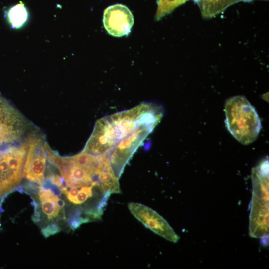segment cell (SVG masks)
<instances>
[{
  "instance_id": "obj_1",
  "label": "cell",
  "mask_w": 269,
  "mask_h": 269,
  "mask_svg": "<svg viewBox=\"0 0 269 269\" xmlns=\"http://www.w3.org/2000/svg\"><path fill=\"white\" fill-rule=\"evenodd\" d=\"M163 115L161 106L144 103L100 119L96 122L83 151L93 155H105L114 173L120 176Z\"/></svg>"
},
{
  "instance_id": "obj_2",
  "label": "cell",
  "mask_w": 269,
  "mask_h": 269,
  "mask_svg": "<svg viewBox=\"0 0 269 269\" xmlns=\"http://www.w3.org/2000/svg\"><path fill=\"white\" fill-rule=\"evenodd\" d=\"M225 123L233 136L247 145L257 138L261 128L260 118L254 107L242 95L228 99L225 105Z\"/></svg>"
},
{
  "instance_id": "obj_3",
  "label": "cell",
  "mask_w": 269,
  "mask_h": 269,
  "mask_svg": "<svg viewBox=\"0 0 269 269\" xmlns=\"http://www.w3.org/2000/svg\"><path fill=\"white\" fill-rule=\"evenodd\" d=\"M253 187L249 234L265 239L269 235V159L263 160L252 170Z\"/></svg>"
},
{
  "instance_id": "obj_4",
  "label": "cell",
  "mask_w": 269,
  "mask_h": 269,
  "mask_svg": "<svg viewBox=\"0 0 269 269\" xmlns=\"http://www.w3.org/2000/svg\"><path fill=\"white\" fill-rule=\"evenodd\" d=\"M27 144L12 146L0 152V199L18 186L22 177Z\"/></svg>"
},
{
  "instance_id": "obj_5",
  "label": "cell",
  "mask_w": 269,
  "mask_h": 269,
  "mask_svg": "<svg viewBox=\"0 0 269 269\" xmlns=\"http://www.w3.org/2000/svg\"><path fill=\"white\" fill-rule=\"evenodd\" d=\"M27 129L25 119L0 95V152L20 140Z\"/></svg>"
},
{
  "instance_id": "obj_6",
  "label": "cell",
  "mask_w": 269,
  "mask_h": 269,
  "mask_svg": "<svg viewBox=\"0 0 269 269\" xmlns=\"http://www.w3.org/2000/svg\"><path fill=\"white\" fill-rule=\"evenodd\" d=\"M27 153L23 176L29 181L42 185L45 181L47 153L41 136L33 135L26 140Z\"/></svg>"
},
{
  "instance_id": "obj_7",
  "label": "cell",
  "mask_w": 269,
  "mask_h": 269,
  "mask_svg": "<svg viewBox=\"0 0 269 269\" xmlns=\"http://www.w3.org/2000/svg\"><path fill=\"white\" fill-rule=\"evenodd\" d=\"M131 213L146 227L171 242L176 243L179 237L168 223L155 211L138 203L128 204Z\"/></svg>"
},
{
  "instance_id": "obj_8",
  "label": "cell",
  "mask_w": 269,
  "mask_h": 269,
  "mask_svg": "<svg viewBox=\"0 0 269 269\" xmlns=\"http://www.w3.org/2000/svg\"><path fill=\"white\" fill-rule=\"evenodd\" d=\"M103 26L107 33L116 37L128 35L134 23V16L125 5L116 4L104 11Z\"/></svg>"
},
{
  "instance_id": "obj_9",
  "label": "cell",
  "mask_w": 269,
  "mask_h": 269,
  "mask_svg": "<svg viewBox=\"0 0 269 269\" xmlns=\"http://www.w3.org/2000/svg\"><path fill=\"white\" fill-rule=\"evenodd\" d=\"M38 197L42 215L48 221L58 217L65 206L64 201L59 199L51 188H46L42 185L39 187Z\"/></svg>"
},
{
  "instance_id": "obj_10",
  "label": "cell",
  "mask_w": 269,
  "mask_h": 269,
  "mask_svg": "<svg viewBox=\"0 0 269 269\" xmlns=\"http://www.w3.org/2000/svg\"><path fill=\"white\" fill-rule=\"evenodd\" d=\"M203 18H211L241 0H194Z\"/></svg>"
},
{
  "instance_id": "obj_11",
  "label": "cell",
  "mask_w": 269,
  "mask_h": 269,
  "mask_svg": "<svg viewBox=\"0 0 269 269\" xmlns=\"http://www.w3.org/2000/svg\"><path fill=\"white\" fill-rule=\"evenodd\" d=\"M28 13L26 8L21 2L12 7L7 12V18L13 28H19L27 20Z\"/></svg>"
},
{
  "instance_id": "obj_12",
  "label": "cell",
  "mask_w": 269,
  "mask_h": 269,
  "mask_svg": "<svg viewBox=\"0 0 269 269\" xmlns=\"http://www.w3.org/2000/svg\"><path fill=\"white\" fill-rule=\"evenodd\" d=\"M94 187L97 186L89 185L81 187L79 189L74 204H82L87 199L92 197L93 194V188Z\"/></svg>"
},
{
  "instance_id": "obj_13",
  "label": "cell",
  "mask_w": 269,
  "mask_h": 269,
  "mask_svg": "<svg viewBox=\"0 0 269 269\" xmlns=\"http://www.w3.org/2000/svg\"><path fill=\"white\" fill-rule=\"evenodd\" d=\"M61 229L57 224L52 223L42 228V233L45 237H47L50 235L57 233Z\"/></svg>"
},
{
  "instance_id": "obj_14",
  "label": "cell",
  "mask_w": 269,
  "mask_h": 269,
  "mask_svg": "<svg viewBox=\"0 0 269 269\" xmlns=\"http://www.w3.org/2000/svg\"><path fill=\"white\" fill-rule=\"evenodd\" d=\"M79 188L76 187H71L69 190L65 194L68 201L74 204L76 197L79 191Z\"/></svg>"
},
{
  "instance_id": "obj_15",
  "label": "cell",
  "mask_w": 269,
  "mask_h": 269,
  "mask_svg": "<svg viewBox=\"0 0 269 269\" xmlns=\"http://www.w3.org/2000/svg\"><path fill=\"white\" fill-rule=\"evenodd\" d=\"M1 200L0 199V206ZM0 227H1V224H0Z\"/></svg>"
}]
</instances>
